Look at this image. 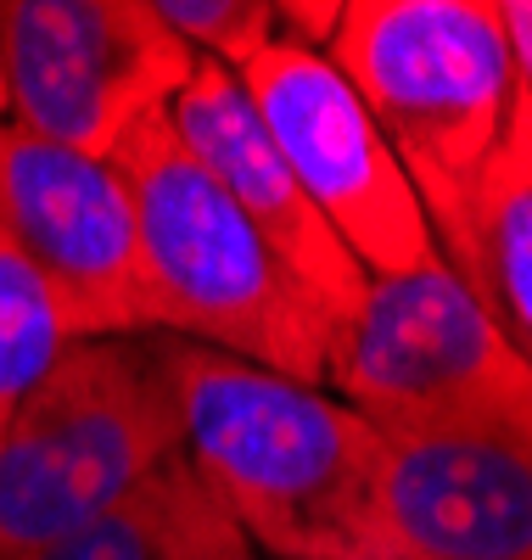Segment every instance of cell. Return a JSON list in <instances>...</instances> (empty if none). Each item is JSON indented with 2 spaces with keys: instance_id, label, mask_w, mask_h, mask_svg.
Here are the masks:
<instances>
[{
  "instance_id": "cell-4",
  "label": "cell",
  "mask_w": 532,
  "mask_h": 560,
  "mask_svg": "<svg viewBox=\"0 0 532 560\" xmlns=\"http://www.w3.org/2000/svg\"><path fill=\"white\" fill-rule=\"evenodd\" d=\"M325 382L381 438L532 454V364L443 258L370 280L325 348Z\"/></svg>"
},
{
  "instance_id": "cell-12",
  "label": "cell",
  "mask_w": 532,
  "mask_h": 560,
  "mask_svg": "<svg viewBox=\"0 0 532 560\" xmlns=\"http://www.w3.org/2000/svg\"><path fill=\"white\" fill-rule=\"evenodd\" d=\"M476 264L482 303L532 364V96L521 90L510 129L476 197Z\"/></svg>"
},
{
  "instance_id": "cell-13",
  "label": "cell",
  "mask_w": 532,
  "mask_h": 560,
  "mask_svg": "<svg viewBox=\"0 0 532 560\" xmlns=\"http://www.w3.org/2000/svg\"><path fill=\"white\" fill-rule=\"evenodd\" d=\"M62 348H68V331L45 280L0 236V438H7L12 415L45 382V370L57 364Z\"/></svg>"
},
{
  "instance_id": "cell-8",
  "label": "cell",
  "mask_w": 532,
  "mask_h": 560,
  "mask_svg": "<svg viewBox=\"0 0 532 560\" xmlns=\"http://www.w3.org/2000/svg\"><path fill=\"white\" fill-rule=\"evenodd\" d=\"M0 236L45 280L68 342L152 337L135 208L113 163L0 124Z\"/></svg>"
},
{
  "instance_id": "cell-6",
  "label": "cell",
  "mask_w": 532,
  "mask_h": 560,
  "mask_svg": "<svg viewBox=\"0 0 532 560\" xmlns=\"http://www.w3.org/2000/svg\"><path fill=\"white\" fill-rule=\"evenodd\" d=\"M7 124L84 158L169 113L197 57L152 0H0Z\"/></svg>"
},
{
  "instance_id": "cell-3",
  "label": "cell",
  "mask_w": 532,
  "mask_h": 560,
  "mask_svg": "<svg viewBox=\"0 0 532 560\" xmlns=\"http://www.w3.org/2000/svg\"><path fill=\"white\" fill-rule=\"evenodd\" d=\"M129 191L147 264L152 337L203 342L292 382H325V325L258 230L180 147L169 113L135 124L107 158Z\"/></svg>"
},
{
  "instance_id": "cell-16",
  "label": "cell",
  "mask_w": 532,
  "mask_h": 560,
  "mask_svg": "<svg viewBox=\"0 0 532 560\" xmlns=\"http://www.w3.org/2000/svg\"><path fill=\"white\" fill-rule=\"evenodd\" d=\"M7 113H12L7 107V73H0V124H7Z\"/></svg>"
},
{
  "instance_id": "cell-2",
  "label": "cell",
  "mask_w": 532,
  "mask_h": 560,
  "mask_svg": "<svg viewBox=\"0 0 532 560\" xmlns=\"http://www.w3.org/2000/svg\"><path fill=\"white\" fill-rule=\"evenodd\" d=\"M325 57L393 147L438 258L482 298L476 197L521 79L494 0H343Z\"/></svg>"
},
{
  "instance_id": "cell-1",
  "label": "cell",
  "mask_w": 532,
  "mask_h": 560,
  "mask_svg": "<svg viewBox=\"0 0 532 560\" xmlns=\"http://www.w3.org/2000/svg\"><path fill=\"white\" fill-rule=\"evenodd\" d=\"M174 387L185 459L269 560H375L386 438L314 382L147 337Z\"/></svg>"
},
{
  "instance_id": "cell-11",
  "label": "cell",
  "mask_w": 532,
  "mask_h": 560,
  "mask_svg": "<svg viewBox=\"0 0 532 560\" xmlns=\"http://www.w3.org/2000/svg\"><path fill=\"white\" fill-rule=\"evenodd\" d=\"M39 560H264L185 454L163 459L84 533Z\"/></svg>"
},
{
  "instance_id": "cell-7",
  "label": "cell",
  "mask_w": 532,
  "mask_h": 560,
  "mask_svg": "<svg viewBox=\"0 0 532 560\" xmlns=\"http://www.w3.org/2000/svg\"><path fill=\"white\" fill-rule=\"evenodd\" d=\"M235 79L309 202L325 213L336 242L359 258L370 280L438 264V242L415 202V185L381 140L370 107L325 51L275 39Z\"/></svg>"
},
{
  "instance_id": "cell-14",
  "label": "cell",
  "mask_w": 532,
  "mask_h": 560,
  "mask_svg": "<svg viewBox=\"0 0 532 560\" xmlns=\"http://www.w3.org/2000/svg\"><path fill=\"white\" fill-rule=\"evenodd\" d=\"M152 7L190 45V57L230 73L286 39V0H152Z\"/></svg>"
},
{
  "instance_id": "cell-15",
  "label": "cell",
  "mask_w": 532,
  "mask_h": 560,
  "mask_svg": "<svg viewBox=\"0 0 532 560\" xmlns=\"http://www.w3.org/2000/svg\"><path fill=\"white\" fill-rule=\"evenodd\" d=\"M499 7V28L510 39V57H516V79L532 96V0H494Z\"/></svg>"
},
{
  "instance_id": "cell-9",
  "label": "cell",
  "mask_w": 532,
  "mask_h": 560,
  "mask_svg": "<svg viewBox=\"0 0 532 560\" xmlns=\"http://www.w3.org/2000/svg\"><path fill=\"white\" fill-rule=\"evenodd\" d=\"M169 124L180 135V147L213 174V185L258 230V242L275 253V264L298 280V292L314 303V314L325 325V348H331V337L365 303L370 275L336 242L325 213L309 202L292 163L280 158L269 129L258 124L241 79L219 62H197L190 84L169 102Z\"/></svg>"
},
{
  "instance_id": "cell-5",
  "label": "cell",
  "mask_w": 532,
  "mask_h": 560,
  "mask_svg": "<svg viewBox=\"0 0 532 560\" xmlns=\"http://www.w3.org/2000/svg\"><path fill=\"white\" fill-rule=\"evenodd\" d=\"M174 454L180 404L152 342H68L0 438V560L51 555Z\"/></svg>"
},
{
  "instance_id": "cell-10",
  "label": "cell",
  "mask_w": 532,
  "mask_h": 560,
  "mask_svg": "<svg viewBox=\"0 0 532 560\" xmlns=\"http://www.w3.org/2000/svg\"><path fill=\"white\" fill-rule=\"evenodd\" d=\"M375 560H532V454L386 438Z\"/></svg>"
}]
</instances>
